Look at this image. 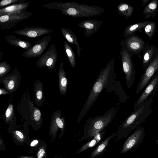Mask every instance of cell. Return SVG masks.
Returning a JSON list of instances; mask_svg holds the SVG:
<instances>
[{
	"mask_svg": "<svg viewBox=\"0 0 158 158\" xmlns=\"http://www.w3.org/2000/svg\"><path fill=\"white\" fill-rule=\"evenodd\" d=\"M115 58L111 60L101 70L94 83L88 98L78 117L77 124L79 123L93 105L100 94L106 89L108 92H115L120 101L124 102L127 97L119 82L115 80L114 71Z\"/></svg>",
	"mask_w": 158,
	"mask_h": 158,
	"instance_id": "obj_1",
	"label": "cell"
},
{
	"mask_svg": "<svg viewBox=\"0 0 158 158\" xmlns=\"http://www.w3.org/2000/svg\"><path fill=\"white\" fill-rule=\"evenodd\" d=\"M42 7L48 9L58 10L63 14L73 18L98 16L105 11L103 8L99 6L81 4L75 2L64 3L54 2L44 4Z\"/></svg>",
	"mask_w": 158,
	"mask_h": 158,
	"instance_id": "obj_2",
	"label": "cell"
},
{
	"mask_svg": "<svg viewBox=\"0 0 158 158\" xmlns=\"http://www.w3.org/2000/svg\"><path fill=\"white\" fill-rule=\"evenodd\" d=\"M154 97L151 96L138 108L133 110L132 113L119 126L115 142L126 138L131 131L145 122L147 118L153 111L151 106Z\"/></svg>",
	"mask_w": 158,
	"mask_h": 158,
	"instance_id": "obj_3",
	"label": "cell"
},
{
	"mask_svg": "<svg viewBox=\"0 0 158 158\" xmlns=\"http://www.w3.org/2000/svg\"><path fill=\"white\" fill-rule=\"evenodd\" d=\"M117 113L116 108H112L101 116L88 118L83 126V136L77 140L81 142L90 138L96 133L104 129L112 121Z\"/></svg>",
	"mask_w": 158,
	"mask_h": 158,
	"instance_id": "obj_4",
	"label": "cell"
},
{
	"mask_svg": "<svg viewBox=\"0 0 158 158\" xmlns=\"http://www.w3.org/2000/svg\"><path fill=\"white\" fill-rule=\"evenodd\" d=\"M132 56L125 48L122 47L119 57L121 60L128 88L132 86L135 78V70L132 60Z\"/></svg>",
	"mask_w": 158,
	"mask_h": 158,
	"instance_id": "obj_5",
	"label": "cell"
},
{
	"mask_svg": "<svg viewBox=\"0 0 158 158\" xmlns=\"http://www.w3.org/2000/svg\"><path fill=\"white\" fill-rule=\"evenodd\" d=\"M120 44L122 47L125 48L132 56L139 55L146 46V43L135 34L122 40Z\"/></svg>",
	"mask_w": 158,
	"mask_h": 158,
	"instance_id": "obj_6",
	"label": "cell"
},
{
	"mask_svg": "<svg viewBox=\"0 0 158 158\" xmlns=\"http://www.w3.org/2000/svg\"><path fill=\"white\" fill-rule=\"evenodd\" d=\"M145 135L143 127L139 126L126 139L120 153L124 154L130 150L139 147L144 139Z\"/></svg>",
	"mask_w": 158,
	"mask_h": 158,
	"instance_id": "obj_7",
	"label": "cell"
},
{
	"mask_svg": "<svg viewBox=\"0 0 158 158\" xmlns=\"http://www.w3.org/2000/svg\"><path fill=\"white\" fill-rule=\"evenodd\" d=\"M32 14L24 12L0 16V29L5 30L13 27L19 22L30 18Z\"/></svg>",
	"mask_w": 158,
	"mask_h": 158,
	"instance_id": "obj_8",
	"label": "cell"
},
{
	"mask_svg": "<svg viewBox=\"0 0 158 158\" xmlns=\"http://www.w3.org/2000/svg\"><path fill=\"white\" fill-rule=\"evenodd\" d=\"M52 37L51 34L44 36L24 52L22 56L27 58L40 57Z\"/></svg>",
	"mask_w": 158,
	"mask_h": 158,
	"instance_id": "obj_9",
	"label": "cell"
},
{
	"mask_svg": "<svg viewBox=\"0 0 158 158\" xmlns=\"http://www.w3.org/2000/svg\"><path fill=\"white\" fill-rule=\"evenodd\" d=\"M57 54L55 45L52 44L47 50L40 57L36 64L40 68L47 67L52 70L55 67L57 61Z\"/></svg>",
	"mask_w": 158,
	"mask_h": 158,
	"instance_id": "obj_10",
	"label": "cell"
},
{
	"mask_svg": "<svg viewBox=\"0 0 158 158\" xmlns=\"http://www.w3.org/2000/svg\"><path fill=\"white\" fill-rule=\"evenodd\" d=\"M158 71V55L145 69L137 86L135 93L138 94L145 88Z\"/></svg>",
	"mask_w": 158,
	"mask_h": 158,
	"instance_id": "obj_11",
	"label": "cell"
},
{
	"mask_svg": "<svg viewBox=\"0 0 158 158\" xmlns=\"http://www.w3.org/2000/svg\"><path fill=\"white\" fill-rule=\"evenodd\" d=\"M158 89V71L133 105V110L139 107L151 96H154Z\"/></svg>",
	"mask_w": 158,
	"mask_h": 158,
	"instance_id": "obj_12",
	"label": "cell"
},
{
	"mask_svg": "<svg viewBox=\"0 0 158 158\" xmlns=\"http://www.w3.org/2000/svg\"><path fill=\"white\" fill-rule=\"evenodd\" d=\"M53 32L52 30L42 27H28L14 31L13 33L30 38H36Z\"/></svg>",
	"mask_w": 158,
	"mask_h": 158,
	"instance_id": "obj_13",
	"label": "cell"
},
{
	"mask_svg": "<svg viewBox=\"0 0 158 158\" xmlns=\"http://www.w3.org/2000/svg\"><path fill=\"white\" fill-rule=\"evenodd\" d=\"M102 23L101 21L91 19L83 20L78 23L77 25L85 30L84 35L85 36L90 37L98 30Z\"/></svg>",
	"mask_w": 158,
	"mask_h": 158,
	"instance_id": "obj_14",
	"label": "cell"
},
{
	"mask_svg": "<svg viewBox=\"0 0 158 158\" xmlns=\"http://www.w3.org/2000/svg\"><path fill=\"white\" fill-rule=\"evenodd\" d=\"M60 115L54 117L52 120L49 130V135L52 136V142H53L57 136L58 131L59 128L61 130L59 137L61 138L63 134L65 127V123L64 118L60 119Z\"/></svg>",
	"mask_w": 158,
	"mask_h": 158,
	"instance_id": "obj_15",
	"label": "cell"
},
{
	"mask_svg": "<svg viewBox=\"0 0 158 158\" xmlns=\"http://www.w3.org/2000/svg\"><path fill=\"white\" fill-rule=\"evenodd\" d=\"M143 52L142 66L145 69L158 55V47L153 45H150L147 42L146 47Z\"/></svg>",
	"mask_w": 158,
	"mask_h": 158,
	"instance_id": "obj_16",
	"label": "cell"
},
{
	"mask_svg": "<svg viewBox=\"0 0 158 158\" xmlns=\"http://www.w3.org/2000/svg\"><path fill=\"white\" fill-rule=\"evenodd\" d=\"M32 1L24 3L14 4L0 9V16L7 14H14L26 11Z\"/></svg>",
	"mask_w": 158,
	"mask_h": 158,
	"instance_id": "obj_17",
	"label": "cell"
},
{
	"mask_svg": "<svg viewBox=\"0 0 158 158\" xmlns=\"http://www.w3.org/2000/svg\"><path fill=\"white\" fill-rule=\"evenodd\" d=\"M60 30L64 38L70 44L76 45L78 55V57H80L82 47H80L78 44V38L76 35L69 28L61 27Z\"/></svg>",
	"mask_w": 158,
	"mask_h": 158,
	"instance_id": "obj_18",
	"label": "cell"
},
{
	"mask_svg": "<svg viewBox=\"0 0 158 158\" xmlns=\"http://www.w3.org/2000/svg\"><path fill=\"white\" fill-rule=\"evenodd\" d=\"M118 132V131H116L100 143L92 152L89 158H96L101 156L105 151L109 141L117 136Z\"/></svg>",
	"mask_w": 158,
	"mask_h": 158,
	"instance_id": "obj_19",
	"label": "cell"
},
{
	"mask_svg": "<svg viewBox=\"0 0 158 158\" xmlns=\"http://www.w3.org/2000/svg\"><path fill=\"white\" fill-rule=\"evenodd\" d=\"M106 132V130H103L96 133L93 136V139L83 145L75 153H81L98 144L102 142Z\"/></svg>",
	"mask_w": 158,
	"mask_h": 158,
	"instance_id": "obj_20",
	"label": "cell"
},
{
	"mask_svg": "<svg viewBox=\"0 0 158 158\" xmlns=\"http://www.w3.org/2000/svg\"><path fill=\"white\" fill-rule=\"evenodd\" d=\"M5 38L6 41L10 44L26 50L29 49L32 45L30 42L19 38L12 34L6 35Z\"/></svg>",
	"mask_w": 158,
	"mask_h": 158,
	"instance_id": "obj_21",
	"label": "cell"
},
{
	"mask_svg": "<svg viewBox=\"0 0 158 158\" xmlns=\"http://www.w3.org/2000/svg\"><path fill=\"white\" fill-rule=\"evenodd\" d=\"M58 76L60 91L61 95H64L66 94L67 91L68 82L63 63L60 64Z\"/></svg>",
	"mask_w": 158,
	"mask_h": 158,
	"instance_id": "obj_22",
	"label": "cell"
},
{
	"mask_svg": "<svg viewBox=\"0 0 158 158\" xmlns=\"http://www.w3.org/2000/svg\"><path fill=\"white\" fill-rule=\"evenodd\" d=\"M151 21H145L130 25L125 27L123 31V35L126 38L131 35L134 34L137 31H141Z\"/></svg>",
	"mask_w": 158,
	"mask_h": 158,
	"instance_id": "obj_23",
	"label": "cell"
},
{
	"mask_svg": "<svg viewBox=\"0 0 158 158\" xmlns=\"http://www.w3.org/2000/svg\"><path fill=\"white\" fill-rule=\"evenodd\" d=\"M158 6V1L152 0L144 7L143 14L145 16V19L149 17H155L157 11Z\"/></svg>",
	"mask_w": 158,
	"mask_h": 158,
	"instance_id": "obj_24",
	"label": "cell"
},
{
	"mask_svg": "<svg viewBox=\"0 0 158 158\" xmlns=\"http://www.w3.org/2000/svg\"><path fill=\"white\" fill-rule=\"evenodd\" d=\"M134 9V7L130 5L123 2L118 4L117 7L118 14L126 19H127L132 15Z\"/></svg>",
	"mask_w": 158,
	"mask_h": 158,
	"instance_id": "obj_25",
	"label": "cell"
},
{
	"mask_svg": "<svg viewBox=\"0 0 158 158\" xmlns=\"http://www.w3.org/2000/svg\"><path fill=\"white\" fill-rule=\"evenodd\" d=\"M14 141L17 144L21 145L27 143L29 141V137L27 134L23 131L15 130L11 132Z\"/></svg>",
	"mask_w": 158,
	"mask_h": 158,
	"instance_id": "obj_26",
	"label": "cell"
},
{
	"mask_svg": "<svg viewBox=\"0 0 158 158\" xmlns=\"http://www.w3.org/2000/svg\"><path fill=\"white\" fill-rule=\"evenodd\" d=\"M64 47L70 64L73 68L75 69L76 65V58L73 51L70 45L65 40L64 43Z\"/></svg>",
	"mask_w": 158,
	"mask_h": 158,
	"instance_id": "obj_27",
	"label": "cell"
},
{
	"mask_svg": "<svg viewBox=\"0 0 158 158\" xmlns=\"http://www.w3.org/2000/svg\"><path fill=\"white\" fill-rule=\"evenodd\" d=\"M45 143L44 141L37 138L34 139L30 142L29 141L27 144H29L30 148L29 153H31L37 151L39 148Z\"/></svg>",
	"mask_w": 158,
	"mask_h": 158,
	"instance_id": "obj_28",
	"label": "cell"
},
{
	"mask_svg": "<svg viewBox=\"0 0 158 158\" xmlns=\"http://www.w3.org/2000/svg\"><path fill=\"white\" fill-rule=\"evenodd\" d=\"M156 24L155 21L151 22L144 28L145 34L151 40L154 36L156 31Z\"/></svg>",
	"mask_w": 158,
	"mask_h": 158,
	"instance_id": "obj_29",
	"label": "cell"
},
{
	"mask_svg": "<svg viewBox=\"0 0 158 158\" xmlns=\"http://www.w3.org/2000/svg\"><path fill=\"white\" fill-rule=\"evenodd\" d=\"M11 67L7 62L3 61L0 63V76L1 77L9 72Z\"/></svg>",
	"mask_w": 158,
	"mask_h": 158,
	"instance_id": "obj_30",
	"label": "cell"
},
{
	"mask_svg": "<svg viewBox=\"0 0 158 158\" xmlns=\"http://www.w3.org/2000/svg\"><path fill=\"white\" fill-rule=\"evenodd\" d=\"M4 80L5 86L7 89L10 91H13L15 90L16 85V81L14 78L8 77Z\"/></svg>",
	"mask_w": 158,
	"mask_h": 158,
	"instance_id": "obj_31",
	"label": "cell"
},
{
	"mask_svg": "<svg viewBox=\"0 0 158 158\" xmlns=\"http://www.w3.org/2000/svg\"><path fill=\"white\" fill-rule=\"evenodd\" d=\"M45 143L42 145L36 151V158H47L48 155Z\"/></svg>",
	"mask_w": 158,
	"mask_h": 158,
	"instance_id": "obj_32",
	"label": "cell"
},
{
	"mask_svg": "<svg viewBox=\"0 0 158 158\" xmlns=\"http://www.w3.org/2000/svg\"><path fill=\"white\" fill-rule=\"evenodd\" d=\"M26 1V0H2L0 2V7L1 8L5 6L24 3Z\"/></svg>",
	"mask_w": 158,
	"mask_h": 158,
	"instance_id": "obj_33",
	"label": "cell"
},
{
	"mask_svg": "<svg viewBox=\"0 0 158 158\" xmlns=\"http://www.w3.org/2000/svg\"><path fill=\"white\" fill-rule=\"evenodd\" d=\"M13 111V105L10 104L8 106L5 112L6 119L7 121L10 119V117L12 115Z\"/></svg>",
	"mask_w": 158,
	"mask_h": 158,
	"instance_id": "obj_34",
	"label": "cell"
},
{
	"mask_svg": "<svg viewBox=\"0 0 158 158\" xmlns=\"http://www.w3.org/2000/svg\"><path fill=\"white\" fill-rule=\"evenodd\" d=\"M35 93L36 100L39 101L41 100L43 96L42 89H36Z\"/></svg>",
	"mask_w": 158,
	"mask_h": 158,
	"instance_id": "obj_35",
	"label": "cell"
},
{
	"mask_svg": "<svg viewBox=\"0 0 158 158\" xmlns=\"http://www.w3.org/2000/svg\"><path fill=\"white\" fill-rule=\"evenodd\" d=\"M41 115L40 111L38 109L34 111L33 114L34 119L36 121H39Z\"/></svg>",
	"mask_w": 158,
	"mask_h": 158,
	"instance_id": "obj_36",
	"label": "cell"
},
{
	"mask_svg": "<svg viewBox=\"0 0 158 158\" xmlns=\"http://www.w3.org/2000/svg\"><path fill=\"white\" fill-rule=\"evenodd\" d=\"M6 148V146L4 141L0 136V151H4Z\"/></svg>",
	"mask_w": 158,
	"mask_h": 158,
	"instance_id": "obj_37",
	"label": "cell"
},
{
	"mask_svg": "<svg viewBox=\"0 0 158 158\" xmlns=\"http://www.w3.org/2000/svg\"><path fill=\"white\" fill-rule=\"evenodd\" d=\"M18 158H35V156H21Z\"/></svg>",
	"mask_w": 158,
	"mask_h": 158,
	"instance_id": "obj_38",
	"label": "cell"
},
{
	"mask_svg": "<svg viewBox=\"0 0 158 158\" xmlns=\"http://www.w3.org/2000/svg\"><path fill=\"white\" fill-rule=\"evenodd\" d=\"M8 92L3 89H0V94L1 95L3 94H7Z\"/></svg>",
	"mask_w": 158,
	"mask_h": 158,
	"instance_id": "obj_39",
	"label": "cell"
},
{
	"mask_svg": "<svg viewBox=\"0 0 158 158\" xmlns=\"http://www.w3.org/2000/svg\"><path fill=\"white\" fill-rule=\"evenodd\" d=\"M141 1L142 2V6L143 7L150 0H141Z\"/></svg>",
	"mask_w": 158,
	"mask_h": 158,
	"instance_id": "obj_40",
	"label": "cell"
},
{
	"mask_svg": "<svg viewBox=\"0 0 158 158\" xmlns=\"http://www.w3.org/2000/svg\"><path fill=\"white\" fill-rule=\"evenodd\" d=\"M53 158H64L63 157H61L60 156H57L54 157Z\"/></svg>",
	"mask_w": 158,
	"mask_h": 158,
	"instance_id": "obj_41",
	"label": "cell"
},
{
	"mask_svg": "<svg viewBox=\"0 0 158 158\" xmlns=\"http://www.w3.org/2000/svg\"><path fill=\"white\" fill-rule=\"evenodd\" d=\"M2 57V52L1 51L0 52V59H1Z\"/></svg>",
	"mask_w": 158,
	"mask_h": 158,
	"instance_id": "obj_42",
	"label": "cell"
},
{
	"mask_svg": "<svg viewBox=\"0 0 158 158\" xmlns=\"http://www.w3.org/2000/svg\"><path fill=\"white\" fill-rule=\"evenodd\" d=\"M156 143H158V140H156Z\"/></svg>",
	"mask_w": 158,
	"mask_h": 158,
	"instance_id": "obj_43",
	"label": "cell"
}]
</instances>
